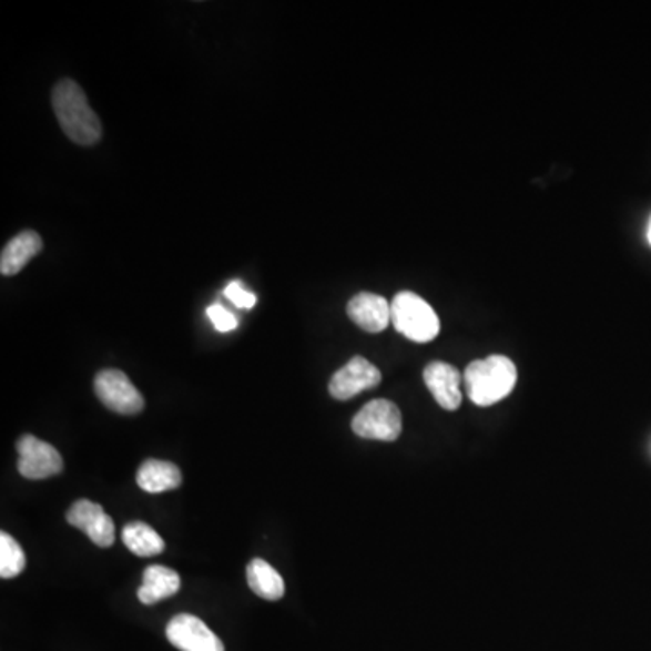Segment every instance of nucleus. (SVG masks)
<instances>
[{"mask_svg":"<svg viewBox=\"0 0 651 651\" xmlns=\"http://www.w3.org/2000/svg\"><path fill=\"white\" fill-rule=\"evenodd\" d=\"M54 116L60 128L71 142L79 145H94L102 138V123L99 114L89 105L84 89L71 79L60 80L54 85L53 94Z\"/></svg>","mask_w":651,"mask_h":651,"instance_id":"1","label":"nucleus"},{"mask_svg":"<svg viewBox=\"0 0 651 651\" xmlns=\"http://www.w3.org/2000/svg\"><path fill=\"white\" fill-rule=\"evenodd\" d=\"M518 383V369L510 358L503 355L475 360L464 373V386L476 406H495L509 397Z\"/></svg>","mask_w":651,"mask_h":651,"instance_id":"2","label":"nucleus"},{"mask_svg":"<svg viewBox=\"0 0 651 651\" xmlns=\"http://www.w3.org/2000/svg\"><path fill=\"white\" fill-rule=\"evenodd\" d=\"M391 323L413 343H431L440 334V318L431 304L413 292H400L391 303Z\"/></svg>","mask_w":651,"mask_h":651,"instance_id":"3","label":"nucleus"},{"mask_svg":"<svg viewBox=\"0 0 651 651\" xmlns=\"http://www.w3.org/2000/svg\"><path fill=\"white\" fill-rule=\"evenodd\" d=\"M352 429L366 440L395 441L401 435L400 409L384 398L372 400L355 415Z\"/></svg>","mask_w":651,"mask_h":651,"instance_id":"4","label":"nucleus"},{"mask_svg":"<svg viewBox=\"0 0 651 651\" xmlns=\"http://www.w3.org/2000/svg\"><path fill=\"white\" fill-rule=\"evenodd\" d=\"M94 393L103 406L118 415H138L145 407L142 393L120 369L100 372L94 378Z\"/></svg>","mask_w":651,"mask_h":651,"instance_id":"5","label":"nucleus"},{"mask_svg":"<svg viewBox=\"0 0 651 651\" xmlns=\"http://www.w3.org/2000/svg\"><path fill=\"white\" fill-rule=\"evenodd\" d=\"M17 451H19V472L28 480H45L64 469L60 452L51 444L39 440L37 436H22L17 444Z\"/></svg>","mask_w":651,"mask_h":651,"instance_id":"6","label":"nucleus"},{"mask_svg":"<svg viewBox=\"0 0 651 651\" xmlns=\"http://www.w3.org/2000/svg\"><path fill=\"white\" fill-rule=\"evenodd\" d=\"M167 639L182 651H225L220 637L196 616L180 613L167 624Z\"/></svg>","mask_w":651,"mask_h":651,"instance_id":"7","label":"nucleus"},{"mask_svg":"<svg viewBox=\"0 0 651 651\" xmlns=\"http://www.w3.org/2000/svg\"><path fill=\"white\" fill-rule=\"evenodd\" d=\"M380 380H383V375L375 364L364 357H353L329 380V395L335 400H349V398L357 397L358 393L377 387Z\"/></svg>","mask_w":651,"mask_h":651,"instance_id":"8","label":"nucleus"},{"mask_svg":"<svg viewBox=\"0 0 651 651\" xmlns=\"http://www.w3.org/2000/svg\"><path fill=\"white\" fill-rule=\"evenodd\" d=\"M65 518L71 527L82 530L102 549L114 543V521L111 516L105 515L102 505L89 500L74 501Z\"/></svg>","mask_w":651,"mask_h":651,"instance_id":"9","label":"nucleus"},{"mask_svg":"<svg viewBox=\"0 0 651 651\" xmlns=\"http://www.w3.org/2000/svg\"><path fill=\"white\" fill-rule=\"evenodd\" d=\"M424 380L438 406L456 411L461 406V375L447 363H431L424 369Z\"/></svg>","mask_w":651,"mask_h":651,"instance_id":"10","label":"nucleus"},{"mask_svg":"<svg viewBox=\"0 0 651 651\" xmlns=\"http://www.w3.org/2000/svg\"><path fill=\"white\" fill-rule=\"evenodd\" d=\"M348 315L364 332L380 334L391 323V304L380 295L363 292L349 301Z\"/></svg>","mask_w":651,"mask_h":651,"instance_id":"11","label":"nucleus"},{"mask_svg":"<svg viewBox=\"0 0 651 651\" xmlns=\"http://www.w3.org/2000/svg\"><path fill=\"white\" fill-rule=\"evenodd\" d=\"M42 246H44L42 245V237L37 232H20L2 248L0 274H19L33 257H37L42 252Z\"/></svg>","mask_w":651,"mask_h":651,"instance_id":"12","label":"nucleus"},{"mask_svg":"<svg viewBox=\"0 0 651 651\" xmlns=\"http://www.w3.org/2000/svg\"><path fill=\"white\" fill-rule=\"evenodd\" d=\"M182 588V579L172 568L152 564L143 572L142 587L138 588V599L143 604H156L162 599L176 596Z\"/></svg>","mask_w":651,"mask_h":651,"instance_id":"13","label":"nucleus"},{"mask_svg":"<svg viewBox=\"0 0 651 651\" xmlns=\"http://www.w3.org/2000/svg\"><path fill=\"white\" fill-rule=\"evenodd\" d=\"M182 481V470L171 461L148 460L136 472L138 487L151 495L177 489Z\"/></svg>","mask_w":651,"mask_h":651,"instance_id":"14","label":"nucleus"},{"mask_svg":"<svg viewBox=\"0 0 651 651\" xmlns=\"http://www.w3.org/2000/svg\"><path fill=\"white\" fill-rule=\"evenodd\" d=\"M246 579L252 592L266 601H279L286 592L283 576L265 559H252L246 568Z\"/></svg>","mask_w":651,"mask_h":651,"instance_id":"15","label":"nucleus"},{"mask_svg":"<svg viewBox=\"0 0 651 651\" xmlns=\"http://www.w3.org/2000/svg\"><path fill=\"white\" fill-rule=\"evenodd\" d=\"M122 541L131 552L140 558H152L165 550V541L156 530L143 521H133L125 525L122 530Z\"/></svg>","mask_w":651,"mask_h":651,"instance_id":"16","label":"nucleus"},{"mask_svg":"<svg viewBox=\"0 0 651 651\" xmlns=\"http://www.w3.org/2000/svg\"><path fill=\"white\" fill-rule=\"evenodd\" d=\"M26 568V553L8 532L0 535V578L13 579Z\"/></svg>","mask_w":651,"mask_h":651,"instance_id":"17","label":"nucleus"},{"mask_svg":"<svg viewBox=\"0 0 651 651\" xmlns=\"http://www.w3.org/2000/svg\"><path fill=\"white\" fill-rule=\"evenodd\" d=\"M206 315L211 318L212 324H214V328L221 334H226V332H234L237 328V318L228 312V309L223 308L221 304H212L206 309Z\"/></svg>","mask_w":651,"mask_h":651,"instance_id":"18","label":"nucleus"},{"mask_svg":"<svg viewBox=\"0 0 651 651\" xmlns=\"http://www.w3.org/2000/svg\"><path fill=\"white\" fill-rule=\"evenodd\" d=\"M225 297L231 301L232 304H235L237 308L243 309L254 308L255 303H257V297H255L254 294H251V292H246V289L241 286L240 281H232V283L226 286Z\"/></svg>","mask_w":651,"mask_h":651,"instance_id":"19","label":"nucleus"},{"mask_svg":"<svg viewBox=\"0 0 651 651\" xmlns=\"http://www.w3.org/2000/svg\"><path fill=\"white\" fill-rule=\"evenodd\" d=\"M648 241H650V245H651V220H650V226H648Z\"/></svg>","mask_w":651,"mask_h":651,"instance_id":"20","label":"nucleus"}]
</instances>
